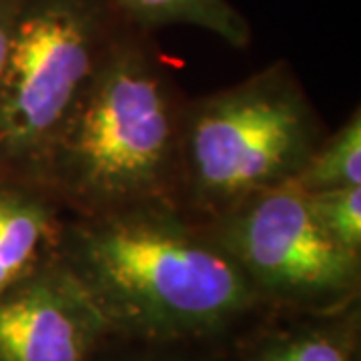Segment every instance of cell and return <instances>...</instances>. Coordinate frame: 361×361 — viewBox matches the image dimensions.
Here are the masks:
<instances>
[{
	"label": "cell",
	"instance_id": "6da1fadb",
	"mask_svg": "<svg viewBox=\"0 0 361 361\" xmlns=\"http://www.w3.org/2000/svg\"><path fill=\"white\" fill-rule=\"evenodd\" d=\"M65 263L106 325L142 336L211 331L255 297L217 243L157 211H123L78 227Z\"/></svg>",
	"mask_w": 361,
	"mask_h": 361
},
{
	"label": "cell",
	"instance_id": "7a4b0ae2",
	"mask_svg": "<svg viewBox=\"0 0 361 361\" xmlns=\"http://www.w3.org/2000/svg\"><path fill=\"white\" fill-rule=\"evenodd\" d=\"M127 23L116 30L49 155L65 183L97 205L153 191L173 155L165 82Z\"/></svg>",
	"mask_w": 361,
	"mask_h": 361
},
{
	"label": "cell",
	"instance_id": "3957f363",
	"mask_svg": "<svg viewBox=\"0 0 361 361\" xmlns=\"http://www.w3.org/2000/svg\"><path fill=\"white\" fill-rule=\"evenodd\" d=\"M118 20L106 0H23L0 82V175L51 153Z\"/></svg>",
	"mask_w": 361,
	"mask_h": 361
},
{
	"label": "cell",
	"instance_id": "277c9868",
	"mask_svg": "<svg viewBox=\"0 0 361 361\" xmlns=\"http://www.w3.org/2000/svg\"><path fill=\"white\" fill-rule=\"evenodd\" d=\"M195 191L239 205L295 177L313 153V123L289 80L267 71L195 109L185 137Z\"/></svg>",
	"mask_w": 361,
	"mask_h": 361
},
{
	"label": "cell",
	"instance_id": "5b68a950",
	"mask_svg": "<svg viewBox=\"0 0 361 361\" xmlns=\"http://www.w3.org/2000/svg\"><path fill=\"white\" fill-rule=\"evenodd\" d=\"M217 245L249 281L291 297L339 295L357 281L360 253L339 245L291 183L241 201L223 223Z\"/></svg>",
	"mask_w": 361,
	"mask_h": 361
},
{
	"label": "cell",
	"instance_id": "8992f818",
	"mask_svg": "<svg viewBox=\"0 0 361 361\" xmlns=\"http://www.w3.org/2000/svg\"><path fill=\"white\" fill-rule=\"evenodd\" d=\"M104 327L71 267L40 259L0 297V361H85Z\"/></svg>",
	"mask_w": 361,
	"mask_h": 361
},
{
	"label": "cell",
	"instance_id": "52a82bcc",
	"mask_svg": "<svg viewBox=\"0 0 361 361\" xmlns=\"http://www.w3.org/2000/svg\"><path fill=\"white\" fill-rule=\"evenodd\" d=\"M54 215L39 193L18 177L0 175V297L40 259Z\"/></svg>",
	"mask_w": 361,
	"mask_h": 361
},
{
	"label": "cell",
	"instance_id": "ba28073f",
	"mask_svg": "<svg viewBox=\"0 0 361 361\" xmlns=\"http://www.w3.org/2000/svg\"><path fill=\"white\" fill-rule=\"evenodd\" d=\"M125 23L137 30L165 26H193L245 49L251 42V26L229 0H106Z\"/></svg>",
	"mask_w": 361,
	"mask_h": 361
},
{
	"label": "cell",
	"instance_id": "9c48e42d",
	"mask_svg": "<svg viewBox=\"0 0 361 361\" xmlns=\"http://www.w3.org/2000/svg\"><path fill=\"white\" fill-rule=\"evenodd\" d=\"M303 193H319L343 187L361 185V121L360 113L323 145L319 151H313L303 167L291 180Z\"/></svg>",
	"mask_w": 361,
	"mask_h": 361
},
{
	"label": "cell",
	"instance_id": "30bf717a",
	"mask_svg": "<svg viewBox=\"0 0 361 361\" xmlns=\"http://www.w3.org/2000/svg\"><path fill=\"white\" fill-rule=\"evenodd\" d=\"M311 213L339 245L360 253L361 187H343L319 193H305Z\"/></svg>",
	"mask_w": 361,
	"mask_h": 361
},
{
	"label": "cell",
	"instance_id": "8fae6325",
	"mask_svg": "<svg viewBox=\"0 0 361 361\" xmlns=\"http://www.w3.org/2000/svg\"><path fill=\"white\" fill-rule=\"evenodd\" d=\"M261 361H351L345 345L334 336L303 334L271 345Z\"/></svg>",
	"mask_w": 361,
	"mask_h": 361
},
{
	"label": "cell",
	"instance_id": "7c38bea8",
	"mask_svg": "<svg viewBox=\"0 0 361 361\" xmlns=\"http://www.w3.org/2000/svg\"><path fill=\"white\" fill-rule=\"evenodd\" d=\"M20 4H23V0H0V82H2V75H4L14 23H16L18 11H20Z\"/></svg>",
	"mask_w": 361,
	"mask_h": 361
}]
</instances>
